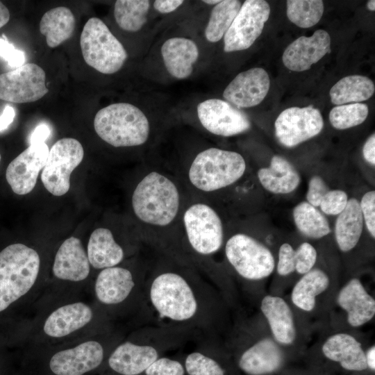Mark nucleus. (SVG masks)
Returning a JSON list of instances; mask_svg holds the SVG:
<instances>
[{
	"label": "nucleus",
	"instance_id": "f257e3e1",
	"mask_svg": "<svg viewBox=\"0 0 375 375\" xmlns=\"http://www.w3.org/2000/svg\"><path fill=\"white\" fill-rule=\"evenodd\" d=\"M149 303L158 317L174 323L185 324L196 319L201 302L195 287L173 272L156 276L148 290Z\"/></svg>",
	"mask_w": 375,
	"mask_h": 375
},
{
	"label": "nucleus",
	"instance_id": "f03ea898",
	"mask_svg": "<svg viewBox=\"0 0 375 375\" xmlns=\"http://www.w3.org/2000/svg\"><path fill=\"white\" fill-rule=\"evenodd\" d=\"M40 265L36 250L22 243L0 252V312L36 288Z\"/></svg>",
	"mask_w": 375,
	"mask_h": 375
},
{
	"label": "nucleus",
	"instance_id": "7ed1b4c3",
	"mask_svg": "<svg viewBox=\"0 0 375 375\" xmlns=\"http://www.w3.org/2000/svg\"><path fill=\"white\" fill-rule=\"evenodd\" d=\"M97 134L115 147H134L147 140L150 126L145 114L129 103H116L100 109L94 119Z\"/></svg>",
	"mask_w": 375,
	"mask_h": 375
},
{
	"label": "nucleus",
	"instance_id": "20e7f679",
	"mask_svg": "<svg viewBox=\"0 0 375 375\" xmlns=\"http://www.w3.org/2000/svg\"><path fill=\"white\" fill-rule=\"evenodd\" d=\"M180 197L175 184L165 176L152 172L136 186L132 196L135 215L142 222L164 226L176 217Z\"/></svg>",
	"mask_w": 375,
	"mask_h": 375
},
{
	"label": "nucleus",
	"instance_id": "39448f33",
	"mask_svg": "<svg viewBox=\"0 0 375 375\" xmlns=\"http://www.w3.org/2000/svg\"><path fill=\"white\" fill-rule=\"evenodd\" d=\"M110 351L98 340H85L47 354L31 372L33 375H95L101 370Z\"/></svg>",
	"mask_w": 375,
	"mask_h": 375
},
{
	"label": "nucleus",
	"instance_id": "423d86ee",
	"mask_svg": "<svg viewBox=\"0 0 375 375\" xmlns=\"http://www.w3.org/2000/svg\"><path fill=\"white\" fill-rule=\"evenodd\" d=\"M245 169L244 159L239 153L212 147L197 155L188 176L194 187L212 192L234 183Z\"/></svg>",
	"mask_w": 375,
	"mask_h": 375
},
{
	"label": "nucleus",
	"instance_id": "0eeeda50",
	"mask_svg": "<svg viewBox=\"0 0 375 375\" xmlns=\"http://www.w3.org/2000/svg\"><path fill=\"white\" fill-rule=\"evenodd\" d=\"M83 57L89 66L104 74L118 72L128 55L122 44L99 18H90L80 37Z\"/></svg>",
	"mask_w": 375,
	"mask_h": 375
},
{
	"label": "nucleus",
	"instance_id": "6e6552de",
	"mask_svg": "<svg viewBox=\"0 0 375 375\" xmlns=\"http://www.w3.org/2000/svg\"><path fill=\"white\" fill-rule=\"evenodd\" d=\"M225 254L238 274L247 280L267 278L274 269L275 260L270 250L246 234L231 236L226 242Z\"/></svg>",
	"mask_w": 375,
	"mask_h": 375
},
{
	"label": "nucleus",
	"instance_id": "1a4fd4ad",
	"mask_svg": "<svg viewBox=\"0 0 375 375\" xmlns=\"http://www.w3.org/2000/svg\"><path fill=\"white\" fill-rule=\"evenodd\" d=\"M83 156V148L77 140L65 138L58 140L49 150L42 172L44 188L54 196L65 194L70 188V175Z\"/></svg>",
	"mask_w": 375,
	"mask_h": 375
},
{
	"label": "nucleus",
	"instance_id": "9d476101",
	"mask_svg": "<svg viewBox=\"0 0 375 375\" xmlns=\"http://www.w3.org/2000/svg\"><path fill=\"white\" fill-rule=\"evenodd\" d=\"M184 226L192 248L201 255L217 252L223 243L220 217L210 206L195 203L184 213Z\"/></svg>",
	"mask_w": 375,
	"mask_h": 375
},
{
	"label": "nucleus",
	"instance_id": "9b49d317",
	"mask_svg": "<svg viewBox=\"0 0 375 375\" xmlns=\"http://www.w3.org/2000/svg\"><path fill=\"white\" fill-rule=\"evenodd\" d=\"M270 11L266 1H245L224 36V51L233 52L249 48L262 33Z\"/></svg>",
	"mask_w": 375,
	"mask_h": 375
},
{
	"label": "nucleus",
	"instance_id": "f8f14e48",
	"mask_svg": "<svg viewBox=\"0 0 375 375\" xmlns=\"http://www.w3.org/2000/svg\"><path fill=\"white\" fill-rule=\"evenodd\" d=\"M46 74L35 63H26L0 74V99L16 103H31L43 97L49 90Z\"/></svg>",
	"mask_w": 375,
	"mask_h": 375
},
{
	"label": "nucleus",
	"instance_id": "ddd939ff",
	"mask_svg": "<svg viewBox=\"0 0 375 375\" xmlns=\"http://www.w3.org/2000/svg\"><path fill=\"white\" fill-rule=\"evenodd\" d=\"M274 127L280 143L290 148L318 135L324 127V121L320 111L312 105L291 107L281 112Z\"/></svg>",
	"mask_w": 375,
	"mask_h": 375
},
{
	"label": "nucleus",
	"instance_id": "4468645a",
	"mask_svg": "<svg viewBox=\"0 0 375 375\" xmlns=\"http://www.w3.org/2000/svg\"><path fill=\"white\" fill-rule=\"evenodd\" d=\"M197 111L201 125L217 135L233 136L251 127L250 121L243 112L219 99H208L201 102Z\"/></svg>",
	"mask_w": 375,
	"mask_h": 375
},
{
	"label": "nucleus",
	"instance_id": "2eb2a0df",
	"mask_svg": "<svg viewBox=\"0 0 375 375\" xmlns=\"http://www.w3.org/2000/svg\"><path fill=\"white\" fill-rule=\"evenodd\" d=\"M49 151L45 142L31 144L10 162L6 177L13 192L24 195L33 190L38 174L45 166Z\"/></svg>",
	"mask_w": 375,
	"mask_h": 375
},
{
	"label": "nucleus",
	"instance_id": "dca6fc26",
	"mask_svg": "<svg viewBox=\"0 0 375 375\" xmlns=\"http://www.w3.org/2000/svg\"><path fill=\"white\" fill-rule=\"evenodd\" d=\"M94 317L93 308L85 302L62 304L46 317L42 326V333L49 339L67 338L90 324Z\"/></svg>",
	"mask_w": 375,
	"mask_h": 375
},
{
	"label": "nucleus",
	"instance_id": "f3484780",
	"mask_svg": "<svg viewBox=\"0 0 375 375\" xmlns=\"http://www.w3.org/2000/svg\"><path fill=\"white\" fill-rule=\"evenodd\" d=\"M270 87L267 72L254 67L239 73L226 86L223 97L238 108H246L260 103Z\"/></svg>",
	"mask_w": 375,
	"mask_h": 375
},
{
	"label": "nucleus",
	"instance_id": "a211bd4d",
	"mask_svg": "<svg viewBox=\"0 0 375 375\" xmlns=\"http://www.w3.org/2000/svg\"><path fill=\"white\" fill-rule=\"evenodd\" d=\"M331 52V37L323 29L310 36H301L285 49L282 60L288 69L303 72L309 69L326 54Z\"/></svg>",
	"mask_w": 375,
	"mask_h": 375
},
{
	"label": "nucleus",
	"instance_id": "6ab92c4d",
	"mask_svg": "<svg viewBox=\"0 0 375 375\" xmlns=\"http://www.w3.org/2000/svg\"><path fill=\"white\" fill-rule=\"evenodd\" d=\"M135 289V281L132 272L119 266L101 269L94 285L96 299L106 306L123 303L131 296Z\"/></svg>",
	"mask_w": 375,
	"mask_h": 375
},
{
	"label": "nucleus",
	"instance_id": "aec40b11",
	"mask_svg": "<svg viewBox=\"0 0 375 375\" xmlns=\"http://www.w3.org/2000/svg\"><path fill=\"white\" fill-rule=\"evenodd\" d=\"M90 266L81 240L70 237L58 248L54 258L52 272L58 280L78 283L88 277Z\"/></svg>",
	"mask_w": 375,
	"mask_h": 375
},
{
	"label": "nucleus",
	"instance_id": "412c9836",
	"mask_svg": "<svg viewBox=\"0 0 375 375\" xmlns=\"http://www.w3.org/2000/svg\"><path fill=\"white\" fill-rule=\"evenodd\" d=\"M281 349L272 339L265 338L246 349L239 356L238 366L247 375H267L283 365Z\"/></svg>",
	"mask_w": 375,
	"mask_h": 375
},
{
	"label": "nucleus",
	"instance_id": "4be33fe9",
	"mask_svg": "<svg viewBox=\"0 0 375 375\" xmlns=\"http://www.w3.org/2000/svg\"><path fill=\"white\" fill-rule=\"evenodd\" d=\"M337 302L347 313V321L353 327L369 322L375 315V300L360 281L351 279L339 292Z\"/></svg>",
	"mask_w": 375,
	"mask_h": 375
},
{
	"label": "nucleus",
	"instance_id": "5701e85b",
	"mask_svg": "<svg viewBox=\"0 0 375 375\" xmlns=\"http://www.w3.org/2000/svg\"><path fill=\"white\" fill-rule=\"evenodd\" d=\"M160 52L167 72L178 79H184L191 75L199 56L196 43L183 37L167 40L162 44Z\"/></svg>",
	"mask_w": 375,
	"mask_h": 375
},
{
	"label": "nucleus",
	"instance_id": "b1692460",
	"mask_svg": "<svg viewBox=\"0 0 375 375\" xmlns=\"http://www.w3.org/2000/svg\"><path fill=\"white\" fill-rule=\"evenodd\" d=\"M322 350L325 357L339 362L347 370L363 371L367 368L361 343L349 334L340 333L330 336Z\"/></svg>",
	"mask_w": 375,
	"mask_h": 375
},
{
	"label": "nucleus",
	"instance_id": "393cba45",
	"mask_svg": "<svg viewBox=\"0 0 375 375\" xmlns=\"http://www.w3.org/2000/svg\"><path fill=\"white\" fill-rule=\"evenodd\" d=\"M260 310L275 340L285 345L292 344L296 328L292 312L286 301L280 297L267 295L262 299Z\"/></svg>",
	"mask_w": 375,
	"mask_h": 375
},
{
	"label": "nucleus",
	"instance_id": "a878e982",
	"mask_svg": "<svg viewBox=\"0 0 375 375\" xmlns=\"http://www.w3.org/2000/svg\"><path fill=\"white\" fill-rule=\"evenodd\" d=\"M87 256L92 267L103 269L117 266L123 260L124 252L109 229L98 228L90 235Z\"/></svg>",
	"mask_w": 375,
	"mask_h": 375
},
{
	"label": "nucleus",
	"instance_id": "bb28decb",
	"mask_svg": "<svg viewBox=\"0 0 375 375\" xmlns=\"http://www.w3.org/2000/svg\"><path fill=\"white\" fill-rule=\"evenodd\" d=\"M258 177L262 187L274 194H288L300 183V176L294 167L285 158L274 156L269 167L261 168Z\"/></svg>",
	"mask_w": 375,
	"mask_h": 375
},
{
	"label": "nucleus",
	"instance_id": "cd10ccee",
	"mask_svg": "<svg viewBox=\"0 0 375 375\" xmlns=\"http://www.w3.org/2000/svg\"><path fill=\"white\" fill-rule=\"evenodd\" d=\"M363 224L360 202L354 198L349 199L345 208L338 215L335 226V240L341 251L347 252L356 247Z\"/></svg>",
	"mask_w": 375,
	"mask_h": 375
},
{
	"label": "nucleus",
	"instance_id": "c85d7f7f",
	"mask_svg": "<svg viewBox=\"0 0 375 375\" xmlns=\"http://www.w3.org/2000/svg\"><path fill=\"white\" fill-rule=\"evenodd\" d=\"M75 28V17L71 10L60 6L46 12L40 22V31L47 45L54 48L70 38Z\"/></svg>",
	"mask_w": 375,
	"mask_h": 375
},
{
	"label": "nucleus",
	"instance_id": "c756f323",
	"mask_svg": "<svg viewBox=\"0 0 375 375\" xmlns=\"http://www.w3.org/2000/svg\"><path fill=\"white\" fill-rule=\"evenodd\" d=\"M328 285L327 274L319 269H312L303 274L294 286L292 301L302 310L312 311L316 304V297L324 292Z\"/></svg>",
	"mask_w": 375,
	"mask_h": 375
},
{
	"label": "nucleus",
	"instance_id": "7c9ffc66",
	"mask_svg": "<svg viewBox=\"0 0 375 375\" xmlns=\"http://www.w3.org/2000/svg\"><path fill=\"white\" fill-rule=\"evenodd\" d=\"M316 249L308 242H303L294 250L288 243H283L279 249L277 272L287 276L294 272L305 274L311 270L316 262Z\"/></svg>",
	"mask_w": 375,
	"mask_h": 375
},
{
	"label": "nucleus",
	"instance_id": "2f4dec72",
	"mask_svg": "<svg viewBox=\"0 0 375 375\" xmlns=\"http://www.w3.org/2000/svg\"><path fill=\"white\" fill-rule=\"evenodd\" d=\"M374 82L367 76L351 75L339 80L331 88L329 95L335 105L361 102L369 99L374 93Z\"/></svg>",
	"mask_w": 375,
	"mask_h": 375
},
{
	"label": "nucleus",
	"instance_id": "473e14b6",
	"mask_svg": "<svg viewBox=\"0 0 375 375\" xmlns=\"http://www.w3.org/2000/svg\"><path fill=\"white\" fill-rule=\"evenodd\" d=\"M293 218L298 230L308 238L319 239L331 233L326 217L307 201L301 202L294 207Z\"/></svg>",
	"mask_w": 375,
	"mask_h": 375
},
{
	"label": "nucleus",
	"instance_id": "72a5a7b5",
	"mask_svg": "<svg viewBox=\"0 0 375 375\" xmlns=\"http://www.w3.org/2000/svg\"><path fill=\"white\" fill-rule=\"evenodd\" d=\"M149 8L148 0H117L115 3L114 17L122 29L137 32L146 24Z\"/></svg>",
	"mask_w": 375,
	"mask_h": 375
},
{
	"label": "nucleus",
	"instance_id": "f704fd0d",
	"mask_svg": "<svg viewBox=\"0 0 375 375\" xmlns=\"http://www.w3.org/2000/svg\"><path fill=\"white\" fill-rule=\"evenodd\" d=\"M241 6V1L238 0H224L215 5L205 28L208 42H217L224 36Z\"/></svg>",
	"mask_w": 375,
	"mask_h": 375
},
{
	"label": "nucleus",
	"instance_id": "c9c22d12",
	"mask_svg": "<svg viewBox=\"0 0 375 375\" xmlns=\"http://www.w3.org/2000/svg\"><path fill=\"white\" fill-rule=\"evenodd\" d=\"M287 16L297 26L308 28L317 24L324 13L321 0H288Z\"/></svg>",
	"mask_w": 375,
	"mask_h": 375
},
{
	"label": "nucleus",
	"instance_id": "e433bc0d",
	"mask_svg": "<svg viewBox=\"0 0 375 375\" xmlns=\"http://www.w3.org/2000/svg\"><path fill=\"white\" fill-rule=\"evenodd\" d=\"M368 113V106L365 103L343 104L331 109L329 113V120L335 128L347 129L364 122Z\"/></svg>",
	"mask_w": 375,
	"mask_h": 375
},
{
	"label": "nucleus",
	"instance_id": "4c0bfd02",
	"mask_svg": "<svg viewBox=\"0 0 375 375\" xmlns=\"http://www.w3.org/2000/svg\"><path fill=\"white\" fill-rule=\"evenodd\" d=\"M183 362L188 375H226L219 361L206 351H194L186 356Z\"/></svg>",
	"mask_w": 375,
	"mask_h": 375
},
{
	"label": "nucleus",
	"instance_id": "58836bf2",
	"mask_svg": "<svg viewBox=\"0 0 375 375\" xmlns=\"http://www.w3.org/2000/svg\"><path fill=\"white\" fill-rule=\"evenodd\" d=\"M183 362L165 356L156 359L143 375H185Z\"/></svg>",
	"mask_w": 375,
	"mask_h": 375
},
{
	"label": "nucleus",
	"instance_id": "ea45409f",
	"mask_svg": "<svg viewBox=\"0 0 375 375\" xmlns=\"http://www.w3.org/2000/svg\"><path fill=\"white\" fill-rule=\"evenodd\" d=\"M347 193L340 190H328L322 199L319 207L322 212L328 215H338L348 202Z\"/></svg>",
	"mask_w": 375,
	"mask_h": 375
},
{
	"label": "nucleus",
	"instance_id": "a19ab883",
	"mask_svg": "<svg viewBox=\"0 0 375 375\" xmlns=\"http://www.w3.org/2000/svg\"><path fill=\"white\" fill-rule=\"evenodd\" d=\"M360 206L367 228L372 238L375 237V192H366L362 197Z\"/></svg>",
	"mask_w": 375,
	"mask_h": 375
},
{
	"label": "nucleus",
	"instance_id": "79ce46f5",
	"mask_svg": "<svg viewBox=\"0 0 375 375\" xmlns=\"http://www.w3.org/2000/svg\"><path fill=\"white\" fill-rule=\"evenodd\" d=\"M0 56L12 67H19L24 65L26 58L23 51L18 50L4 37L0 38Z\"/></svg>",
	"mask_w": 375,
	"mask_h": 375
},
{
	"label": "nucleus",
	"instance_id": "37998d69",
	"mask_svg": "<svg viewBox=\"0 0 375 375\" xmlns=\"http://www.w3.org/2000/svg\"><path fill=\"white\" fill-rule=\"evenodd\" d=\"M328 190V187L322 178L319 176H312L308 183L307 202L315 207L319 206L322 199Z\"/></svg>",
	"mask_w": 375,
	"mask_h": 375
},
{
	"label": "nucleus",
	"instance_id": "c03bdc74",
	"mask_svg": "<svg viewBox=\"0 0 375 375\" xmlns=\"http://www.w3.org/2000/svg\"><path fill=\"white\" fill-rule=\"evenodd\" d=\"M183 2L182 0H156L153 7L158 12L167 14L176 10Z\"/></svg>",
	"mask_w": 375,
	"mask_h": 375
},
{
	"label": "nucleus",
	"instance_id": "a18cd8bd",
	"mask_svg": "<svg viewBox=\"0 0 375 375\" xmlns=\"http://www.w3.org/2000/svg\"><path fill=\"white\" fill-rule=\"evenodd\" d=\"M50 133L51 131L47 124L38 125L31 134L30 144L44 142L49 137Z\"/></svg>",
	"mask_w": 375,
	"mask_h": 375
},
{
	"label": "nucleus",
	"instance_id": "49530a36",
	"mask_svg": "<svg viewBox=\"0 0 375 375\" xmlns=\"http://www.w3.org/2000/svg\"><path fill=\"white\" fill-rule=\"evenodd\" d=\"M365 160L370 165H375V135L373 133L365 142L362 148Z\"/></svg>",
	"mask_w": 375,
	"mask_h": 375
},
{
	"label": "nucleus",
	"instance_id": "de8ad7c7",
	"mask_svg": "<svg viewBox=\"0 0 375 375\" xmlns=\"http://www.w3.org/2000/svg\"><path fill=\"white\" fill-rule=\"evenodd\" d=\"M15 116L14 108L10 106H6L2 115L0 116V131L6 129L13 122Z\"/></svg>",
	"mask_w": 375,
	"mask_h": 375
},
{
	"label": "nucleus",
	"instance_id": "09e8293b",
	"mask_svg": "<svg viewBox=\"0 0 375 375\" xmlns=\"http://www.w3.org/2000/svg\"><path fill=\"white\" fill-rule=\"evenodd\" d=\"M365 358L367 367L375 370V346L371 347L365 353Z\"/></svg>",
	"mask_w": 375,
	"mask_h": 375
},
{
	"label": "nucleus",
	"instance_id": "8fccbe9b",
	"mask_svg": "<svg viewBox=\"0 0 375 375\" xmlns=\"http://www.w3.org/2000/svg\"><path fill=\"white\" fill-rule=\"evenodd\" d=\"M10 19V12L8 8L0 1V28L6 25Z\"/></svg>",
	"mask_w": 375,
	"mask_h": 375
},
{
	"label": "nucleus",
	"instance_id": "3c124183",
	"mask_svg": "<svg viewBox=\"0 0 375 375\" xmlns=\"http://www.w3.org/2000/svg\"><path fill=\"white\" fill-rule=\"evenodd\" d=\"M367 8L371 11L375 10V1L374 0H369L367 1Z\"/></svg>",
	"mask_w": 375,
	"mask_h": 375
},
{
	"label": "nucleus",
	"instance_id": "603ef678",
	"mask_svg": "<svg viewBox=\"0 0 375 375\" xmlns=\"http://www.w3.org/2000/svg\"><path fill=\"white\" fill-rule=\"evenodd\" d=\"M221 1L220 0H203L202 1V2H203L204 3H207V4H217L218 3H219Z\"/></svg>",
	"mask_w": 375,
	"mask_h": 375
},
{
	"label": "nucleus",
	"instance_id": "864d4df0",
	"mask_svg": "<svg viewBox=\"0 0 375 375\" xmlns=\"http://www.w3.org/2000/svg\"><path fill=\"white\" fill-rule=\"evenodd\" d=\"M1 153H0V162H1Z\"/></svg>",
	"mask_w": 375,
	"mask_h": 375
}]
</instances>
